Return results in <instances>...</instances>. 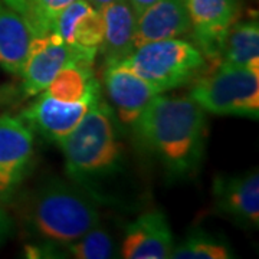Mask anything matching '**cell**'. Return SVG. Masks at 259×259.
<instances>
[{
    "label": "cell",
    "instance_id": "1",
    "mask_svg": "<svg viewBox=\"0 0 259 259\" xmlns=\"http://www.w3.org/2000/svg\"><path fill=\"white\" fill-rule=\"evenodd\" d=\"M131 130L170 180L199 171L204 157L207 121L206 112L189 97L158 94Z\"/></svg>",
    "mask_w": 259,
    "mask_h": 259
},
{
    "label": "cell",
    "instance_id": "2",
    "mask_svg": "<svg viewBox=\"0 0 259 259\" xmlns=\"http://www.w3.org/2000/svg\"><path fill=\"white\" fill-rule=\"evenodd\" d=\"M58 146L64 154L69 180L101 203L102 183L120 173L124 163V150L111 107L101 98Z\"/></svg>",
    "mask_w": 259,
    "mask_h": 259
},
{
    "label": "cell",
    "instance_id": "3",
    "mask_svg": "<svg viewBox=\"0 0 259 259\" xmlns=\"http://www.w3.org/2000/svg\"><path fill=\"white\" fill-rule=\"evenodd\" d=\"M25 221L40 243L62 249L101 223L100 202L74 182L49 179L28 196Z\"/></svg>",
    "mask_w": 259,
    "mask_h": 259
},
{
    "label": "cell",
    "instance_id": "4",
    "mask_svg": "<svg viewBox=\"0 0 259 259\" xmlns=\"http://www.w3.org/2000/svg\"><path fill=\"white\" fill-rule=\"evenodd\" d=\"M121 64L127 65L158 94L177 90L207 72L203 54L182 37L137 47Z\"/></svg>",
    "mask_w": 259,
    "mask_h": 259
},
{
    "label": "cell",
    "instance_id": "5",
    "mask_svg": "<svg viewBox=\"0 0 259 259\" xmlns=\"http://www.w3.org/2000/svg\"><path fill=\"white\" fill-rule=\"evenodd\" d=\"M187 97L209 114L258 120L259 71L216 66L194 79Z\"/></svg>",
    "mask_w": 259,
    "mask_h": 259
},
{
    "label": "cell",
    "instance_id": "6",
    "mask_svg": "<svg viewBox=\"0 0 259 259\" xmlns=\"http://www.w3.org/2000/svg\"><path fill=\"white\" fill-rule=\"evenodd\" d=\"M95 58L69 47L55 32L32 36L28 55L19 74L22 78V94L28 98L36 97L61 69L69 65H94Z\"/></svg>",
    "mask_w": 259,
    "mask_h": 259
},
{
    "label": "cell",
    "instance_id": "7",
    "mask_svg": "<svg viewBox=\"0 0 259 259\" xmlns=\"http://www.w3.org/2000/svg\"><path fill=\"white\" fill-rule=\"evenodd\" d=\"M190 37L212 66L219 65L226 37L241 18L239 0H185Z\"/></svg>",
    "mask_w": 259,
    "mask_h": 259
},
{
    "label": "cell",
    "instance_id": "8",
    "mask_svg": "<svg viewBox=\"0 0 259 259\" xmlns=\"http://www.w3.org/2000/svg\"><path fill=\"white\" fill-rule=\"evenodd\" d=\"M35 153L33 131L20 117L0 115V202L15 196L28 176Z\"/></svg>",
    "mask_w": 259,
    "mask_h": 259
},
{
    "label": "cell",
    "instance_id": "9",
    "mask_svg": "<svg viewBox=\"0 0 259 259\" xmlns=\"http://www.w3.org/2000/svg\"><path fill=\"white\" fill-rule=\"evenodd\" d=\"M101 98L102 95L81 101H61L47 93H40L35 97V102L22 112L20 118L32 131L58 146L78 127Z\"/></svg>",
    "mask_w": 259,
    "mask_h": 259
},
{
    "label": "cell",
    "instance_id": "10",
    "mask_svg": "<svg viewBox=\"0 0 259 259\" xmlns=\"http://www.w3.org/2000/svg\"><path fill=\"white\" fill-rule=\"evenodd\" d=\"M105 91L112 104V111L125 127L133 128L140 115L158 93L141 76L121 62L105 65Z\"/></svg>",
    "mask_w": 259,
    "mask_h": 259
},
{
    "label": "cell",
    "instance_id": "11",
    "mask_svg": "<svg viewBox=\"0 0 259 259\" xmlns=\"http://www.w3.org/2000/svg\"><path fill=\"white\" fill-rule=\"evenodd\" d=\"M175 236L161 210H148L124 229L120 256L124 259H168L175 248Z\"/></svg>",
    "mask_w": 259,
    "mask_h": 259
},
{
    "label": "cell",
    "instance_id": "12",
    "mask_svg": "<svg viewBox=\"0 0 259 259\" xmlns=\"http://www.w3.org/2000/svg\"><path fill=\"white\" fill-rule=\"evenodd\" d=\"M214 206L225 216L245 228H259V173L252 170L235 176L213 179Z\"/></svg>",
    "mask_w": 259,
    "mask_h": 259
},
{
    "label": "cell",
    "instance_id": "13",
    "mask_svg": "<svg viewBox=\"0 0 259 259\" xmlns=\"http://www.w3.org/2000/svg\"><path fill=\"white\" fill-rule=\"evenodd\" d=\"M190 33V19L185 0H160L136 18L134 45L176 39Z\"/></svg>",
    "mask_w": 259,
    "mask_h": 259
},
{
    "label": "cell",
    "instance_id": "14",
    "mask_svg": "<svg viewBox=\"0 0 259 259\" xmlns=\"http://www.w3.org/2000/svg\"><path fill=\"white\" fill-rule=\"evenodd\" d=\"M52 32L69 47L97 56L102 42L101 13L88 0H76L61 12Z\"/></svg>",
    "mask_w": 259,
    "mask_h": 259
},
{
    "label": "cell",
    "instance_id": "15",
    "mask_svg": "<svg viewBox=\"0 0 259 259\" xmlns=\"http://www.w3.org/2000/svg\"><path fill=\"white\" fill-rule=\"evenodd\" d=\"M100 10L102 42L98 54L105 65L121 62L136 49V15L127 0H114Z\"/></svg>",
    "mask_w": 259,
    "mask_h": 259
},
{
    "label": "cell",
    "instance_id": "16",
    "mask_svg": "<svg viewBox=\"0 0 259 259\" xmlns=\"http://www.w3.org/2000/svg\"><path fill=\"white\" fill-rule=\"evenodd\" d=\"M32 35L23 18L0 0V66L19 76L28 55Z\"/></svg>",
    "mask_w": 259,
    "mask_h": 259
},
{
    "label": "cell",
    "instance_id": "17",
    "mask_svg": "<svg viewBox=\"0 0 259 259\" xmlns=\"http://www.w3.org/2000/svg\"><path fill=\"white\" fill-rule=\"evenodd\" d=\"M218 66L259 71V25L256 19L238 20L232 26Z\"/></svg>",
    "mask_w": 259,
    "mask_h": 259
},
{
    "label": "cell",
    "instance_id": "18",
    "mask_svg": "<svg viewBox=\"0 0 259 259\" xmlns=\"http://www.w3.org/2000/svg\"><path fill=\"white\" fill-rule=\"evenodd\" d=\"M233 256L231 246L225 241L204 231H193L179 245H175L173 259H229Z\"/></svg>",
    "mask_w": 259,
    "mask_h": 259
},
{
    "label": "cell",
    "instance_id": "19",
    "mask_svg": "<svg viewBox=\"0 0 259 259\" xmlns=\"http://www.w3.org/2000/svg\"><path fill=\"white\" fill-rule=\"evenodd\" d=\"M62 252L66 253L65 256L75 259H111L117 256L112 236L100 223L62 246Z\"/></svg>",
    "mask_w": 259,
    "mask_h": 259
},
{
    "label": "cell",
    "instance_id": "20",
    "mask_svg": "<svg viewBox=\"0 0 259 259\" xmlns=\"http://www.w3.org/2000/svg\"><path fill=\"white\" fill-rule=\"evenodd\" d=\"M76 0H22L16 10L23 18L32 36L52 32L56 18L61 12Z\"/></svg>",
    "mask_w": 259,
    "mask_h": 259
},
{
    "label": "cell",
    "instance_id": "21",
    "mask_svg": "<svg viewBox=\"0 0 259 259\" xmlns=\"http://www.w3.org/2000/svg\"><path fill=\"white\" fill-rule=\"evenodd\" d=\"M13 232V221L8 210L3 207V202H0V245L6 241Z\"/></svg>",
    "mask_w": 259,
    "mask_h": 259
},
{
    "label": "cell",
    "instance_id": "22",
    "mask_svg": "<svg viewBox=\"0 0 259 259\" xmlns=\"http://www.w3.org/2000/svg\"><path fill=\"white\" fill-rule=\"evenodd\" d=\"M130 3V6H131V9L134 12V15H136V18L139 16L141 12H144V10L150 8L151 5H154V3H157L160 0H127Z\"/></svg>",
    "mask_w": 259,
    "mask_h": 259
},
{
    "label": "cell",
    "instance_id": "23",
    "mask_svg": "<svg viewBox=\"0 0 259 259\" xmlns=\"http://www.w3.org/2000/svg\"><path fill=\"white\" fill-rule=\"evenodd\" d=\"M91 5H93L94 8H97V9H101L102 6H105V5H108V3H111L114 0H88Z\"/></svg>",
    "mask_w": 259,
    "mask_h": 259
},
{
    "label": "cell",
    "instance_id": "24",
    "mask_svg": "<svg viewBox=\"0 0 259 259\" xmlns=\"http://www.w3.org/2000/svg\"><path fill=\"white\" fill-rule=\"evenodd\" d=\"M8 6H10L13 10H18L19 6H20V3H22V0H3Z\"/></svg>",
    "mask_w": 259,
    "mask_h": 259
}]
</instances>
